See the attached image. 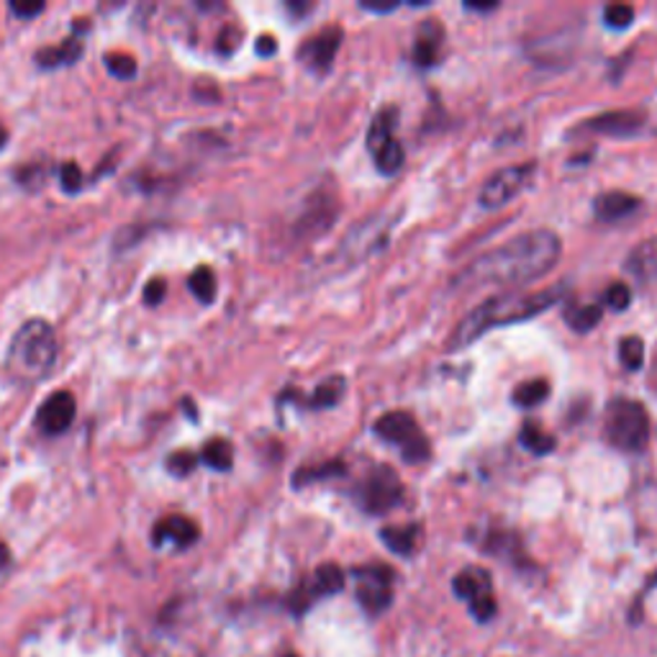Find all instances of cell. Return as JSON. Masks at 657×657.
Segmentation results:
<instances>
[{
    "mask_svg": "<svg viewBox=\"0 0 657 657\" xmlns=\"http://www.w3.org/2000/svg\"><path fill=\"white\" fill-rule=\"evenodd\" d=\"M534 175V162H522V165H511L493 173L489 181L483 183L481 196H478V203L483 208H501L506 206L511 198H516L526 185H530Z\"/></svg>",
    "mask_w": 657,
    "mask_h": 657,
    "instance_id": "obj_9",
    "label": "cell"
},
{
    "mask_svg": "<svg viewBox=\"0 0 657 657\" xmlns=\"http://www.w3.org/2000/svg\"><path fill=\"white\" fill-rule=\"evenodd\" d=\"M342 473H345V462L335 460V462H327V465H321V468L298 470L296 478H294V485H296V489H301V485H308L314 481H324V478H331V475H342Z\"/></svg>",
    "mask_w": 657,
    "mask_h": 657,
    "instance_id": "obj_31",
    "label": "cell"
},
{
    "mask_svg": "<svg viewBox=\"0 0 657 657\" xmlns=\"http://www.w3.org/2000/svg\"><path fill=\"white\" fill-rule=\"evenodd\" d=\"M8 560H11V553H8V547L0 542V567H6Z\"/></svg>",
    "mask_w": 657,
    "mask_h": 657,
    "instance_id": "obj_42",
    "label": "cell"
},
{
    "mask_svg": "<svg viewBox=\"0 0 657 657\" xmlns=\"http://www.w3.org/2000/svg\"><path fill=\"white\" fill-rule=\"evenodd\" d=\"M619 360L627 370L637 372L645 365V342L639 337H627L619 345Z\"/></svg>",
    "mask_w": 657,
    "mask_h": 657,
    "instance_id": "obj_29",
    "label": "cell"
},
{
    "mask_svg": "<svg viewBox=\"0 0 657 657\" xmlns=\"http://www.w3.org/2000/svg\"><path fill=\"white\" fill-rule=\"evenodd\" d=\"M6 142H8V134H6V129H3V126H0V150H3V147H6Z\"/></svg>",
    "mask_w": 657,
    "mask_h": 657,
    "instance_id": "obj_43",
    "label": "cell"
},
{
    "mask_svg": "<svg viewBox=\"0 0 657 657\" xmlns=\"http://www.w3.org/2000/svg\"><path fill=\"white\" fill-rule=\"evenodd\" d=\"M403 501V483L393 468H376L360 485V506L368 514H388Z\"/></svg>",
    "mask_w": 657,
    "mask_h": 657,
    "instance_id": "obj_8",
    "label": "cell"
},
{
    "mask_svg": "<svg viewBox=\"0 0 657 657\" xmlns=\"http://www.w3.org/2000/svg\"><path fill=\"white\" fill-rule=\"evenodd\" d=\"M201 460L206 462L208 468L218 470V473H226V470H232L234 465V448L226 440H211L203 444L201 450Z\"/></svg>",
    "mask_w": 657,
    "mask_h": 657,
    "instance_id": "obj_23",
    "label": "cell"
},
{
    "mask_svg": "<svg viewBox=\"0 0 657 657\" xmlns=\"http://www.w3.org/2000/svg\"><path fill=\"white\" fill-rule=\"evenodd\" d=\"M275 52H278V42H275L273 37H259V42H257V54H259V57H273Z\"/></svg>",
    "mask_w": 657,
    "mask_h": 657,
    "instance_id": "obj_39",
    "label": "cell"
},
{
    "mask_svg": "<svg viewBox=\"0 0 657 657\" xmlns=\"http://www.w3.org/2000/svg\"><path fill=\"white\" fill-rule=\"evenodd\" d=\"M376 165L383 175H396L403 167V147L401 142H388L383 150L376 154Z\"/></svg>",
    "mask_w": 657,
    "mask_h": 657,
    "instance_id": "obj_30",
    "label": "cell"
},
{
    "mask_svg": "<svg viewBox=\"0 0 657 657\" xmlns=\"http://www.w3.org/2000/svg\"><path fill=\"white\" fill-rule=\"evenodd\" d=\"M103 64L105 70L111 72L113 78L119 80H132L136 75V62L132 54H121V52H111L103 57Z\"/></svg>",
    "mask_w": 657,
    "mask_h": 657,
    "instance_id": "obj_32",
    "label": "cell"
},
{
    "mask_svg": "<svg viewBox=\"0 0 657 657\" xmlns=\"http://www.w3.org/2000/svg\"><path fill=\"white\" fill-rule=\"evenodd\" d=\"M196 465H198V458L193 455L191 450H177V452H173V455L167 458V470L173 475H177V478L191 475L193 468H196Z\"/></svg>",
    "mask_w": 657,
    "mask_h": 657,
    "instance_id": "obj_34",
    "label": "cell"
},
{
    "mask_svg": "<svg viewBox=\"0 0 657 657\" xmlns=\"http://www.w3.org/2000/svg\"><path fill=\"white\" fill-rule=\"evenodd\" d=\"M342 393H345V378H329L316 388L311 406L314 409H331V406H337L339 399H342Z\"/></svg>",
    "mask_w": 657,
    "mask_h": 657,
    "instance_id": "obj_27",
    "label": "cell"
},
{
    "mask_svg": "<svg viewBox=\"0 0 657 657\" xmlns=\"http://www.w3.org/2000/svg\"><path fill=\"white\" fill-rule=\"evenodd\" d=\"M481 547H485V553H491L493 557H509L522 563V542L511 532H493L489 540L481 542Z\"/></svg>",
    "mask_w": 657,
    "mask_h": 657,
    "instance_id": "obj_22",
    "label": "cell"
},
{
    "mask_svg": "<svg viewBox=\"0 0 657 657\" xmlns=\"http://www.w3.org/2000/svg\"><path fill=\"white\" fill-rule=\"evenodd\" d=\"M632 19H635V8L624 6V3H614L604 11V23L616 31L632 27Z\"/></svg>",
    "mask_w": 657,
    "mask_h": 657,
    "instance_id": "obj_33",
    "label": "cell"
},
{
    "mask_svg": "<svg viewBox=\"0 0 657 657\" xmlns=\"http://www.w3.org/2000/svg\"><path fill=\"white\" fill-rule=\"evenodd\" d=\"M188 286L193 290V296H196L203 306L214 304L216 275H214V270H211V267H198V270H193V275L188 278Z\"/></svg>",
    "mask_w": 657,
    "mask_h": 657,
    "instance_id": "obj_24",
    "label": "cell"
},
{
    "mask_svg": "<svg viewBox=\"0 0 657 657\" xmlns=\"http://www.w3.org/2000/svg\"><path fill=\"white\" fill-rule=\"evenodd\" d=\"M80 54H83V42H80L78 37H70L64 39L62 44L47 47V50L37 52V64L42 70L70 68V64H75L80 60Z\"/></svg>",
    "mask_w": 657,
    "mask_h": 657,
    "instance_id": "obj_18",
    "label": "cell"
},
{
    "mask_svg": "<svg viewBox=\"0 0 657 657\" xmlns=\"http://www.w3.org/2000/svg\"><path fill=\"white\" fill-rule=\"evenodd\" d=\"M57 355H60V345H57L52 324L44 319H31L16 331L11 345H8L6 370L23 386L39 383L52 372Z\"/></svg>",
    "mask_w": 657,
    "mask_h": 657,
    "instance_id": "obj_3",
    "label": "cell"
},
{
    "mask_svg": "<svg viewBox=\"0 0 657 657\" xmlns=\"http://www.w3.org/2000/svg\"><path fill=\"white\" fill-rule=\"evenodd\" d=\"M11 11L21 19H31V16L44 11V3H11Z\"/></svg>",
    "mask_w": 657,
    "mask_h": 657,
    "instance_id": "obj_38",
    "label": "cell"
},
{
    "mask_svg": "<svg viewBox=\"0 0 657 657\" xmlns=\"http://www.w3.org/2000/svg\"><path fill=\"white\" fill-rule=\"evenodd\" d=\"M563 286H553L545 290H532V294H524V290H504V294L489 298V301L473 308V311L458 324L455 331H452L448 339V352L465 350L468 345H473L475 339H481L485 335V331L501 327V324L506 327V324L526 321L545 314L547 308H553L560 298H563Z\"/></svg>",
    "mask_w": 657,
    "mask_h": 657,
    "instance_id": "obj_2",
    "label": "cell"
},
{
    "mask_svg": "<svg viewBox=\"0 0 657 657\" xmlns=\"http://www.w3.org/2000/svg\"><path fill=\"white\" fill-rule=\"evenodd\" d=\"M201 540L198 524L188 516L173 514L160 519L152 530V542L157 547H175V550H188Z\"/></svg>",
    "mask_w": 657,
    "mask_h": 657,
    "instance_id": "obj_12",
    "label": "cell"
},
{
    "mask_svg": "<svg viewBox=\"0 0 657 657\" xmlns=\"http://www.w3.org/2000/svg\"><path fill=\"white\" fill-rule=\"evenodd\" d=\"M376 434L383 442L399 448L403 460L411 462V465L424 462L429 458V450H432L421 427L417 424V419L409 411H388L386 417L376 421Z\"/></svg>",
    "mask_w": 657,
    "mask_h": 657,
    "instance_id": "obj_5",
    "label": "cell"
},
{
    "mask_svg": "<svg viewBox=\"0 0 657 657\" xmlns=\"http://www.w3.org/2000/svg\"><path fill=\"white\" fill-rule=\"evenodd\" d=\"M440 42H442V29L437 27L434 19H429L424 23V29L419 31L417 44H413V62H417L419 68H432L437 57H440Z\"/></svg>",
    "mask_w": 657,
    "mask_h": 657,
    "instance_id": "obj_19",
    "label": "cell"
},
{
    "mask_svg": "<svg viewBox=\"0 0 657 657\" xmlns=\"http://www.w3.org/2000/svg\"><path fill=\"white\" fill-rule=\"evenodd\" d=\"M465 8L468 11L483 13V11H493V8H499V3H465Z\"/></svg>",
    "mask_w": 657,
    "mask_h": 657,
    "instance_id": "obj_41",
    "label": "cell"
},
{
    "mask_svg": "<svg viewBox=\"0 0 657 657\" xmlns=\"http://www.w3.org/2000/svg\"><path fill=\"white\" fill-rule=\"evenodd\" d=\"M624 267H627V273L639 283H655L657 280V237L645 239L643 245L632 249V255L627 257Z\"/></svg>",
    "mask_w": 657,
    "mask_h": 657,
    "instance_id": "obj_17",
    "label": "cell"
},
{
    "mask_svg": "<svg viewBox=\"0 0 657 657\" xmlns=\"http://www.w3.org/2000/svg\"><path fill=\"white\" fill-rule=\"evenodd\" d=\"M380 540L386 542V547L396 555L409 557L413 550H417V540H419V524H409V526H386L380 530Z\"/></svg>",
    "mask_w": 657,
    "mask_h": 657,
    "instance_id": "obj_20",
    "label": "cell"
},
{
    "mask_svg": "<svg viewBox=\"0 0 657 657\" xmlns=\"http://www.w3.org/2000/svg\"><path fill=\"white\" fill-rule=\"evenodd\" d=\"M550 396V386L545 380H530V383L519 386L514 393V403L522 406V409H534Z\"/></svg>",
    "mask_w": 657,
    "mask_h": 657,
    "instance_id": "obj_28",
    "label": "cell"
},
{
    "mask_svg": "<svg viewBox=\"0 0 657 657\" xmlns=\"http://www.w3.org/2000/svg\"><path fill=\"white\" fill-rule=\"evenodd\" d=\"M357 602L370 616L383 614L393 602V567L388 565H362L355 567Z\"/></svg>",
    "mask_w": 657,
    "mask_h": 657,
    "instance_id": "obj_7",
    "label": "cell"
},
{
    "mask_svg": "<svg viewBox=\"0 0 657 657\" xmlns=\"http://www.w3.org/2000/svg\"><path fill=\"white\" fill-rule=\"evenodd\" d=\"M342 588H345V573H342V567L335 565V563H324V565L316 567V573L311 575V581L301 583V586H298L294 591V594L288 596V608L296 616H301V614L308 612V608L314 606L316 598L335 596Z\"/></svg>",
    "mask_w": 657,
    "mask_h": 657,
    "instance_id": "obj_10",
    "label": "cell"
},
{
    "mask_svg": "<svg viewBox=\"0 0 657 657\" xmlns=\"http://www.w3.org/2000/svg\"><path fill=\"white\" fill-rule=\"evenodd\" d=\"M337 218V201L331 196H324V193H316V198L308 203L301 218V232L304 234H321L327 232L331 222Z\"/></svg>",
    "mask_w": 657,
    "mask_h": 657,
    "instance_id": "obj_16",
    "label": "cell"
},
{
    "mask_svg": "<svg viewBox=\"0 0 657 657\" xmlns=\"http://www.w3.org/2000/svg\"><path fill=\"white\" fill-rule=\"evenodd\" d=\"M583 132L606 134V136H635L645 129L643 111H608L602 116L588 119L581 124Z\"/></svg>",
    "mask_w": 657,
    "mask_h": 657,
    "instance_id": "obj_14",
    "label": "cell"
},
{
    "mask_svg": "<svg viewBox=\"0 0 657 657\" xmlns=\"http://www.w3.org/2000/svg\"><path fill=\"white\" fill-rule=\"evenodd\" d=\"M60 181H62V188L68 193H78L83 188V173H80L72 162H68V165L60 170Z\"/></svg>",
    "mask_w": 657,
    "mask_h": 657,
    "instance_id": "obj_36",
    "label": "cell"
},
{
    "mask_svg": "<svg viewBox=\"0 0 657 657\" xmlns=\"http://www.w3.org/2000/svg\"><path fill=\"white\" fill-rule=\"evenodd\" d=\"M604 311L598 306H573L565 311V321L571 324L575 331H591L602 321Z\"/></svg>",
    "mask_w": 657,
    "mask_h": 657,
    "instance_id": "obj_26",
    "label": "cell"
},
{
    "mask_svg": "<svg viewBox=\"0 0 657 657\" xmlns=\"http://www.w3.org/2000/svg\"><path fill=\"white\" fill-rule=\"evenodd\" d=\"M452 591L460 602H465L475 622L489 624L499 614L496 596H493V581L491 573L483 567H465L452 581Z\"/></svg>",
    "mask_w": 657,
    "mask_h": 657,
    "instance_id": "obj_6",
    "label": "cell"
},
{
    "mask_svg": "<svg viewBox=\"0 0 657 657\" xmlns=\"http://www.w3.org/2000/svg\"><path fill=\"white\" fill-rule=\"evenodd\" d=\"M396 119H399V111L396 109H383L376 119H372L370 132H368V147L372 154H378L388 142H393Z\"/></svg>",
    "mask_w": 657,
    "mask_h": 657,
    "instance_id": "obj_21",
    "label": "cell"
},
{
    "mask_svg": "<svg viewBox=\"0 0 657 657\" xmlns=\"http://www.w3.org/2000/svg\"><path fill=\"white\" fill-rule=\"evenodd\" d=\"M606 440L624 452H639L650 437V417L645 406L632 399H614L606 406Z\"/></svg>",
    "mask_w": 657,
    "mask_h": 657,
    "instance_id": "obj_4",
    "label": "cell"
},
{
    "mask_svg": "<svg viewBox=\"0 0 657 657\" xmlns=\"http://www.w3.org/2000/svg\"><path fill=\"white\" fill-rule=\"evenodd\" d=\"M632 304V290L624 286V283H614L612 288L606 290V306L612 311H624Z\"/></svg>",
    "mask_w": 657,
    "mask_h": 657,
    "instance_id": "obj_35",
    "label": "cell"
},
{
    "mask_svg": "<svg viewBox=\"0 0 657 657\" xmlns=\"http://www.w3.org/2000/svg\"><path fill=\"white\" fill-rule=\"evenodd\" d=\"M78 417L75 396L68 391H57L47 399L37 411V429L47 437L64 434L72 427V421Z\"/></svg>",
    "mask_w": 657,
    "mask_h": 657,
    "instance_id": "obj_11",
    "label": "cell"
},
{
    "mask_svg": "<svg viewBox=\"0 0 657 657\" xmlns=\"http://www.w3.org/2000/svg\"><path fill=\"white\" fill-rule=\"evenodd\" d=\"M162 298H165V283L152 280L147 288H144V304L147 306H160Z\"/></svg>",
    "mask_w": 657,
    "mask_h": 657,
    "instance_id": "obj_37",
    "label": "cell"
},
{
    "mask_svg": "<svg viewBox=\"0 0 657 657\" xmlns=\"http://www.w3.org/2000/svg\"><path fill=\"white\" fill-rule=\"evenodd\" d=\"M362 8L370 13H391L399 8V3H362Z\"/></svg>",
    "mask_w": 657,
    "mask_h": 657,
    "instance_id": "obj_40",
    "label": "cell"
},
{
    "mask_svg": "<svg viewBox=\"0 0 657 657\" xmlns=\"http://www.w3.org/2000/svg\"><path fill=\"white\" fill-rule=\"evenodd\" d=\"M639 206H643V201L629 196V193H624V191H608V193H602V196L594 201L596 218L598 222H606V224L622 222V218L635 214Z\"/></svg>",
    "mask_w": 657,
    "mask_h": 657,
    "instance_id": "obj_15",
    "label": "cell"
},
{
    "mask_svg": "<svg viewBox=\"0 0 657 657\" xmlns=\"http://www.w3.org/2000/svg\"><path fill=\"white\" fill-rule=\"evenodd\" d=\"M339 44H342V29L329 27L324 29L321 34L306 39V44L298 50V60H301L308 70L327 72L339 52Z\"/></svg>",
    "mask_w": 657,
    "mask_h": 657,
    "instance_id": "obj_13",
    "label": "cell"
},
{
    "mask_svg": "<svg viewBox=\"0 0 657 657\" xmlns=\"http://www.w3.org/2000/svg\"><path fill=\"white\" fill-rule=\"evenodd\" d=\"M519 440H522V444L530 452H534V455H550V452L555 450V437L542 432V429L537 424H524L522 427V434H519Z\"/></svg>",
    "mask_w": 657,
    "mask_h": 657,
    "instance_id": "obj_25",
    "label": "cell"
},
{
    "mask_svg": "<svg viewBox=\"0 0 657 657\" xmlns=\"http://www.w3.org/2000/svg\"><path fill=\"white\" fill-rule=\"evenodd\" d=\"M563 255V242L555 232L534 229L509 239L504 247L473 259L462 270L452 288L478 290V288H522L545 278Z\"/></svg>",
    "mask_w": 657,
    "mask_h": 657,
    "instance_id": "obj_1",
    "label": "cell"
}]
</instances>
